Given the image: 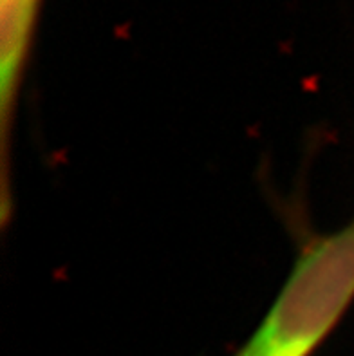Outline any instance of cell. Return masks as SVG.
<instances>
[{"label": "cell", "instance_id": "cell-1", "mask_svg": "<svg viewBox=\"0 0 354 356\" xmlns=\"http://www.w3.org/2000/svg\"><path fill=\"white\" fill-rule=\"evenodd\" d=\"M354 302V222L302 252L257 331L235 356H311Z\"/></svg>", "mask_w": 354, "mask_h": 356}, {"label": "cell", "instance_id": "cell-2", "mask_svg": "<svg viewBox=\"0 0 354 356\" xmlns=\"http://www.w3.org/2000/svg\"><path fill=\"white\" fill-rule=\"evenodd\" d=\"M42 0H0V129H2V216L9 212L8 154L18 90L31 53Z\"/></svg>", "mask_w": 354, "mask_h": 356}]
</instances>
